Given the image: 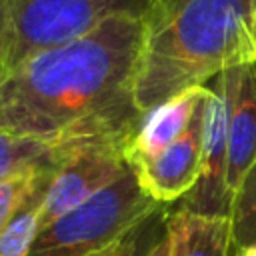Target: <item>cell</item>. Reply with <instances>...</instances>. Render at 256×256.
<instances>
[{
	"label": "cell",
	"mask_w": 256,
	"mask_h": 256,
	"mask_svg": "<svg viewBox=\"0 0 256 256\" xmlns=\"http://www.w3.org/2000/svg\"><path fill=\"white\" fill-rule=\"evenodd\" d=\"M230 120L226 156V204L232 198L256 160V60L228 68Z\"/></svg>",
	"instance_id": "8"
},
{
	"label": "cell",
	"mask_w": 256,
	"mask_h": 256,
	"mask_svg": "<svg viewBox=\"0 0 256 256\" xmlns=\"http://www.w3.org/2000/svg\"><path fill=\"white\" fill-rule=\"evenodd\" d=\"M156 0H16L8 72L28 56L66 44L114 16H148Z\"/></svg>",
	"instance_id": "4"
},
{
	"label": "cell",
	"mask_w": 256,
	"mask_h": 256,
	"mask_svg": "<svg viewBox=\"0 0 256 256\" xmlns=\"http://www.w3.org/2000/svg\"><path fill=\"white\" fill-rule=\"evenodd\" d=\"M48 186L50 180L28 198V202L0 232V256H30L34 238L40 228V212Z\"/></svg>",
	"instance_id": "12"
},
{
	"label": "cell",
	"mask_w": 256,
	"mask_h": 256,
	"mask_svg": "<svg viewBox=\"0 0 256 256\" xmlns=\"http://www.w3.org/2000/svg\"><path fill=\"white\" fill-rule=\"evenodd\" d=\"M130 138L132 134H108L76 142L50 180L42 202L40 228L122 178L130 170L126 156Z\"/></svg>",
	"instance_id": "5"
},
{
	"label": "cell",
	"mask_w": 256,
	"mask_h": 256,
	"mask_svg": "<svg viewBox=\"0 0 256 256\" xmlns=\"http://www.w3.org/2000/svg\"><path fill=\"white\" fill-rule=\"evenodd\" d=\"M156 206L130 168L122 178L40 228L30 256H88L142 226Z\"/></svg>",
	"instance_id": "3"
},
{
	"label": "cell",
	"mask_w": 256,
	"mask_h": 256,
	"mask_svg": "<svg viewBox=\"0 0 256 256\" xmlns=\"http://www.w3.org/2000/svg\"><path fill=\"white\" fill-rule=\"evenodd\" d=\"M256 0H184L146 26L134 76V104L148 114L220 72L256 60Z\"/></svg>",
	"instance_id": "2"
},
{
	"label": "cell",
	"mask_w": 256,
	"mask_h": 256,
	"mask_svg": "<svg viewBox=\"0 0 256 256\" xmlns=\"http://www.w3.org/2000/svg\"><path fill=\"white\" fill-rule=\"evenodd\" d=\"M168 256H232V222L224 214L176 210L166 218Z\"/></svg>",
	"instance_id": "10"
},
{
	"label": "cell",
	"mask_w": 256,
	"mask_h": 256,
	"mask_svg": "<svg viewBox=\"0 0 256 256\" xmlns=\"http://www.w3.org/2000/svg\"><path fill=\"white\" fill-rule=\"evenodd\" d=\"M16 34V0H0V82L8 74Z\"/></svg>",
	"instance_id": "15"
},
{
	"label": "cell",
	"mask_w": 256,
	"mask_h": 256,
	"mask_svg": "<svg viewBox=\"0 0 256 256\" xmlns=\"http://www.w3.org/2000/svg\"><path fill=\"white\" fill-rule=\"evenodd\" d=\"M76 142H46L0 130V178L28 168L60 166Z\"/></svg>",
	"instance_id": "11"
},
{
	"label": "cell",
	"mask_w": 256,
	"mask_h": 256,
	"mask_svg": "<svg viewBox=\"0 0 256 256\" xmlns=\"http://www.w3.org/2000/svg\"><path fill=\"white\" fill-rule=\"evenodd\" d=\"M146 256H168V242H166V234L154 244L150 246V250L146 252Z\"/></svg>",
	"instance_id": "18"
},
{
	"label": "cell",
	"mask_w": 256,
	"mask_h": 256,
	"mask_svg": "<svg viewBox=\"0 0 256 256\" xmlns=\"http://www.w3.org/2000/svg\"><path fill=\"white\" fill-rule=\"evenodd\" d=\"M144 16H114L14 66L0 82V130L46 142L134 134Z\"/></svg>",
	"instance_id": "1"
},
{
	"label": "cell",
	"mask_w": 256,
	"mask_h": 256,
	"mask_svg": "<svg viewBox=\"0 0 256 256\" xmlns=\"http://www.w3.org/2000/svg\"><path fill=\"white\" fill-rule=\"evenodd\" d=\"M230 222L234 248L256 242V160L232 198Z\"/></svg>",
	"instance_id": "14"
},
{
	"label": "cell",
	"mask_w": 256,
	"mask_h": 256,
	"mask_svg": "<svg viewBox=\"0 0 256 256\" xmlns=\"http://www.w3.org/2000/svg\"><path fill=\"white\" fill-rule=\"evenodd\" d=\"M58 166H38L0 178V232L28 202V198L48 180H52Z\"/></svg>",
	"instance_id": "13"
},
{
	"label": "cell",
	"mask_w": 256,
	"mask_h": 256,
	"mask_svg": "<svg viewBox=\"0 0 256 256\" xmlns=\"http://www.w3.org/2000/svg\"><path fill=\"white\" fill-rule=\"evenodd\" d=\"M140 228L142 226L126 232L122 238L114 240L112 244H108V246H104V248H100L96 252H90L88 256H136L138 246H140L138 244V240H140Z\"/></svg>",
	"instance_id": "16"
},
{
	"label": "cell",
	"mask_w": 256,
	"mask_h": 256,
	"mask_svg": "<svg viewBox=\"0 0 256 256\" xmlns=\"http://www.w3.org/2000/svg\"><path fill=\"white\" fill-rule=\"evenodd\" d=\"M232 252H234V250H232Z\"/></svg>",
	"instance_id": "21"
},
{
	"label": "cell",
	"mask_w": 256,
	"mask_h": 256,
	"mask_svg": "<svg viewBox=\"0 0 256 256\" xmlns=\"http://www.w3.org/2000/svg\"><path fill=\"white\" fill-rule=\"evenodd\" d=\"M210 94L204 108V156L202 172L194 190L184 196L182 208L196 214L230 216L226 204V156H228V120L230 88L226 70L212 78Z\"/></svg>",
	"instance_id": "7"
},
{
	"label": "cell",
	"mask_w": 256,
	"mask_h": 256,
	"mask_svg": "<svg viewBox=\"0 0 256 256\" xmlns=\"http://www.w3.org/2000/svg\"><path fill=\"white\" fill-rule=\"evenodd\" d=\"M204 108L206 100L198 106L188 130L176 142L152 156L130 160L140 188L156 204H172L194 190L204 156Z\"/></svg>",
	"instance_id": "6"
},
{
	"label": "cell",
	"mask_w": 256,
	"mask_h": 256,
	"mask_svg": "<svg viewBox=\"0 0 256 256\" xmlns=\"http://www.w3.org/2000/svg\"><path fill=\"white\" fill-rule=\"evenodd\" d=\"M254 38H256V14H254Z\"/></svg>",
	"instance_id": "20"
},
{
	"label": "cell",
	"mask_w": 256,
	"mask_h": 256,
	"mask_svg": "<svg viewBox=\"0 0 256 256\" xmlns=\"http://www.w3.org/2000/svg\"><path fill=\"white\" fill-rule=\"evenodd\" d=\"M232 256H256V242L246 244V246H240V248H234Z\"/></svg>",
	"instance_id": "19"
},
{
	"label": "cell",
	"mask_w": 256,
	"mask_h": 256,
	"mask_svg": "<svg viewBox=\"0 0 256 256\" xmlns=\"http://www.w3.org/2000/svg\"><path fill=\"white\" fill-rule=\"evenodd\" d=\"M184 0H156L152 10L146 16V26H154L158 22H162L164 18H168Z\"/></svg>",
	"instance_id": "17"
},
{
	"label": "cell",
	"mask_w": 256,
	"mask_h": 256,
	"mask_svg": "<svg viewBox=\"0 0 256 256\" xmlns=\"http://www.w3.org/2000/svg\"><path fill=\"white\" fill-rule=\"evenodd\" d=\"M208 86H196L168 98L166 102L144 114L126 146L128 162L132 158L152 156L176 142L188 130L198 106L208 98Z\"/></svg>",
	"instance_id": "9"
}]
</instances>
